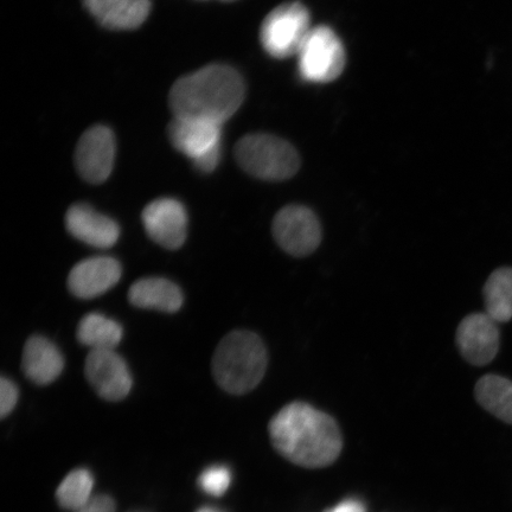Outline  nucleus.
I'll list each match as a JSON object with an SVG mask.
<instances>
[{
  "label": "nucleus",
  "mask_w": 512,
  "mask_h": 512,
  "mask_svg": "<svg viewBox=\"0 0 512 512\" xmlns=\"http://www.w3.org/2000/svg\"><path fill=\"white\" fill-rule=\"evenodd\" d=\"M268 430L277 451L297 465H330L342 450L337 422L305 402H292L281 409Z\"/></svg>",
  "instance_id": "f257e3e1"
},
{
  "label": "nucleus",
  "mask_w": 512,
  "mask_h": 512,
  "mask_svg": "<svg viewBox=\"0 0 512 512\" xmlns=\"http://www.w3.org/2000/svg\"><path fill=\"white\" fill-rule=\"evenodd\" d=\"M245 96L246 83L238 70L227 64H209L175 82L170 108L175 118L224 124L239 111Z\"/></svg>",
  "instance_id": "f03ea898"
},
{
  "label": "nucleus",
  "mask_w": 512,
  "mask_h": 512,
  "mask_svg": "<svg viewBox=\"0 0 512 512\" xmlns=\"http://www.w3.org/2000/svg\"><path fill=\"white\" fill-rule=\"evenodd\" d=\"M267 362V350L258 335L245 330L233 331L216 348L213 374L227 393L243 395L259 386L266 374Z\"/></svg>",
  "instance_id": "7ed1b4c3"
},
{
  "label": "nucleus",
  "mask_w": 512,
  "mask_h": 512,
  "mask_svg": "<svg viewBox=\"0 0 512 512\" xmlns=\"http://www.w3.org/2000/svg\"><path fill=\"white\" fill-rule=\"evenodd\" d=\"M234 153L247 174L264 181H286L297 174L300 166L298 153L290 143L266 133L243 137Z\"/></svg>",
  "instance_id": "20e7f679"
},
{
  "label": "nucleus",
  "mask_w": 512,
  "mask_h": 512,
  "mask_svg": "<svg viewBox=\"0 0 512 512\" xmlns=\"http://www.w3.org/2000/svg\"><path fill=\"white\" fill-rule=\"evenodd\" d=\"M223 124L191 118H175L169 137L175 149L187 156L198 171L210 174L220 164Z\"/></svg>",
  "instance_id": "39448f33"
},
{
  "label": "nucleus",
  "mask_w": 512,
  "mask_h": 512,
  "mask_svg": "<svg viewBox=\"0 0 512 512\" xmlns=\"http://www.w3.org/2000/svg\"><path fill=\"white\" fill-rule=\"evenodd\" d=\"M311 30L310 12L302 3L280 5L261 25L262 48L274 59L297 56Z\"/></svg>",
  "instance_id": "423d86ee"
},
{
  "label": "nucleus",
  "mask_w": 512,
  "mask_h": 512,
  "mask_svg": "<svg viewBox=\"0 0 512 512\" xmlns=\"http://www.w3.org/2000/svg\"><path fill=\"white\" fill-rule=\"evenodd\" d=\"M297 56L299 74L307 82L334 81L345 66L343 43L336 32L325 25L312 28Z\"/></svg>",
  "instance_id": "0eeeda50"
},
{
  "label": "nucleus",
  "mask_w": 512,
  "mask_h": 512,
  "mask_svg": "<svg viewBox=\"0 0 512 512\" xmlns=\"http://www.w3.org/2000/svg\"><path fill=\"white\" fill-rule=\"evenodd\" d=\"M272 232L274 240L287 254L303 258L316 251L322 242V227L310 208L287 206L275 215Z\"/></svg>",
  "instance_id": "6e6552de"
},
{
  "label": "nucleus",
  "mask_w": 512,
  "mask_h": 512,
  "mask_svg": "<svg viewBox=\"0 0 512 512\" xmlns=\"http://www.w3.org/2000/svg\"><path fill=\"white\" fill-rule=\"evenodd\" d=\"M117 153V143L110 128L96 125L79 140L75 151L76 169L82 179L91 184H101L110 178Z\"/></svg>",
  "instance_id": "1a4fd4ad"
},
{
  "label": "nucleus",
  "mask_w": 512,
  "mask_h": 512,
  "mask_svg": "<svg viewBox=\"0 0 512 512\" xmlns=\"http://www.w3.org/2000/svg\"><path fill=\"white\" fill-rule=\"evenodd\" d=\"M142 217L147 235L157 245L175 251L187 240V209L175 198H158L147 204Z\"/></svg>",
  "instance_id": "9d476101"
},
{
  "label": "nucleus",
  "mask_w": 512,
  "mask_h": 512,
  "mask_svg": "<svg viewBox=\"0 0 512 512\" xmlns=\"http://www.w3.org/2000/svg\"><path fill=\"white\" fill-rule=\"evenodd\" d=\"M89 384L102 399L124 400L132 389V376L123 357L114 350H92L86 360Z\"/></svg>",
  "instance_id": "9b49d317"
},
{
  "label": "nucleus",
  "mask_w": 512,
  "mask_h": 512,
  "mask_svg": "<svg viewBox=\"0 0 512 512\" xmlns=\"http://www.w3.org/2000/svg\"><path fill=\"white\" fill-rule=\"evenodd\" d=\"M501 335L498 323L488 313H471L457 330V345L460 354L476 367L488 366L498 354Z\"/></svg>",
  "instance_id": "f8f14e48"
},
{
  "label": "nucleus",
  "mask_w": 512,
  "mask_h": 512,
  "mask_svg": "<svg viewBox=\"0 0 512 512\" xmlns=\"http://www.w3.org/2000/svg\"><path fill=\"white\" fill-rule=\"evenodd\" d=\"M120 262L111 256H94L73 267L68 277L69 291L80 299H93L110 291L121 279Z\"/></svg>",
  "instance_id": "ddd939ff"
},
{
  "label": "nucleus",
  "mask_w": 512,
  "mask_h": 512,
  "mask_svg": "<svg viewBox=\"0 0 512 512\" xmlns=\"http://www.w3.org/2000/svg\"><path fill=\"white\" fill-rule=\"evenodd\" d=\"M66 228L73 238L95 248H111L120 238L119 224L86 203L68 209Z\"/></svg>",
  "instance_id": "4468645a"
},
{
  "label": "nucleus",
  "mask_w": 512,
  "mask_h": 512,
  "mask_svg": "<svg viewBox=\"0 0 512 512\" xmlns=\"http://www.w3.org/2000/svg\"><path fill=\"white\" fill-rule=\"evenodd\" d=\"M83 5L102 27L134 30L151 12V0H82Z\"/></svg>",
  "instance_id": "2eb2a0df"
},
{
  "label": "nucleus",
  "mask_w": 512,
  "mask_h": 512,
  "mask_svg": "<svg viewBox=\"0 0 512 512\" xmlns=\"http://www.w3.org/2000/svg\"><path fill=\"white\" fill-rule=\"evenodd\" d=\"M22 368L24 375L37 384L48 386L59 379L64 369V358L59 348L43 336H32L25 343Z\"/></svg>",
  "instance_id": "dca6fc26"
},
{
  "label": "nucleus",
  "mask_w": 512,
  "mask_h": 512,
  "mask_svg": "<svg viewBox=\"0 0 512 512\" xmlns=\"http://www.w3.org/2000/svg\"><path fill=\"white\" fill-rule=\"evenodd\" d=\"M128 300L139 309L175 313L183 305V293L168 279L144 278L131 286Z\"/></svg>",
  "instance_id": "f3484780"
},
{
  "label": "nucleus",
  "mask_w": 512,
  "mask_h": 512,
  "mask_svg": "<svg viewBox=\"0 0 512 512\" xmlns=\"http://www.w3.org/2000/svg\"><path fill=\"white\" fill-rule=\"evenodd\" d=\"M475 395L485 411L512 425V381L495 374L485 375L477 382Z\"/></svg>",
  "instance_id": "a211bd4d"
},
{
  "label": "nucleus",
  "mask_w": 512,
  "mask_h": 512,
  "mask_svg": "<svg viewBox=\"0 0 512 512\" xmlns=\"http://www.w3.org/2000/svg\"><path fill=\"white\" fill-rule=\"evenodd\" d=\"M123 336L118 322L98 312L83 317L76 331L79 342L92 350H114Z\"/></svg>",
  "instance_id": "6ab92c4d"
},
{
  "label": "nucleus",
  "mask_w": 512,
  "mask_h": 512,
  "mask_svg": "<svg viewBox=\"0 0 512 512\" xmlns=\"http://www.w3.org/2000/svg\"><path fill=\"white\" fill-rule=\"evenodd\" d=\"M485 313L497 323L512 319V268L501 267L492 272L484 286Z\"/></svg>",
  "instance_id": "aec40b11"
},
{
  "label": "nucleus",
  "mask_w": 512,
  "mask_h": 512,
  "mask_svg": "<svg viewBox=\"0 0 512 512\" xmlns=\"http://www.w3.org/2000/svg\"><path fill=\"white\" fill-rule=\"evenodd\" d=\"M94 479L87 470H76L64 478L57 489V499L61 507L70 510H79L91 501L93 497Z\"/></svg>",
  "instance_id": "412c9836"
},
{
  "label": "nucleus",
  "mask_w": 512,
  "mask_h": 512,
  "mask_svg": "<svg viewBox=\"0 0 512 512\" xmlns=\"http://www.w3.org/2000/svg\"><path fill=\"white\" fill-rule=\"evenodd\" d=\"M232 480V473H230L228 467L216 465L208 467L204 471L198 480L201 489L206 491L207 494L213 496H221L226 492Z\"/></svg>",
  "instance_id": "4be33fe9"
},
{
  "label": "nucleus",
  "mask_w": 512,
  "mask_h": 512,
  "mask_svg": "<svg viewBox=\"0 0 512 512\" xmlns=\"http://www.w3.org/2000/svg\"><path fill=\"white\" fill-rule=\"evenodd\" d=\"M18 388L14 382L6 377L0 379V416L6 418L17 405Z\"/></svg>",
  "instance_id": "5701e85b"
},
{
  "label": "nucleus",
  "mask_w": 512,
  "mask_h": 512,
  "mask_svg": "<svg viewBox=\"0 0 512 512\" xmlns=\"http://www.w3.org/2000/svg\"><path fill=\"white\" fill-rule=\"evenodd\" d=\"M76 512H115V503L110 496H96Z\"/></svg>",
  "instance_id": "b1692460"
},
{
  "label": "nucleus",
  "mask_w": 512,
  "mask_h": 512,
  "mask_svg": "<svg viewBox=\"0 0 512 512\" xmlns=\"http://www.w3.org/2000/svg\"><path fill=\"white\" fill-rule=\"evenodd\" d=\"M326 512H366V510H364L363 505L360 502L351 501L350 499V501H345L337 505L336 508Z\"/></svg>",
  "instance_id": "393cba45"
},
{
  "label": "nucleus",
  "mask_w": 512,
  "mask_h": 512,
  "mask_svg": "<svg viewBox=\"0 0 512 512\" xmlns=\"http://www.w3.org/2000/svg\"><path fill=\"white\" fill-rule=\"evenodd\" d=\"M197 512H221V511L214 509V508H203V509L198 510Z\"/></svg>",
  "instance_id": "a878e982"
},
{
  "label": "nucleus",
  "mask_w": 512,
  "mask_h": 512,
  "mask_svg": "<svg viewBox=\"0 0 512 512\" xmlns=\"http://www.w3.org/2000/svg\"><path fill=\"white\" fill-rule=\"evenodd\" d=\"M223 2H232V0H223Z\"/></svg>",
  "instance_id": "bb28decb"
}]
</instances>
